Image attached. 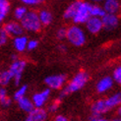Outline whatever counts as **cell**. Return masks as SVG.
<instances>
[{
	"label": "cell",
	"instance_id": "6da1fadb",
	"mask_svg": "<svg viewBox=\"0 0 121 121\" xmlns=\"http://www.w3.org/2000/svg\"><path fill=\"white\" fill-rule=\"evenodd\" d=\"M121 104V93L117 92L105 99H99L95 100L91 105L92 116H104L115 108L119 107Z\"/></svg>",
	"mask_w": 121,
	"mask_h": 121
},
{
	"label": "cell",
	"instance_id": "7a4b0ae2",
	"mask_svg": "<svg viewBox=\"0 0 121 121\" xmlns=\"http://www.w3.org/2000/svg\"><path fill=\"white\" fill-rule=\"evenodd\" d=\"M89 79H90L89 74L86 71L78 72L67 83V85L61 89V91H60V93H59V95H58V99L61 100L66 95L76 93V92H79L80 90H82L87 85V83L89 82Z\"/></svg>",
	"mask_w": 121,
	"mask_h": 121
},
{
	"label": "cell",
	"instance_id": "3957f363",
	"mask_svg": "<svg viewBox=\"0 0 121 121\" xmlns=\"http://www.w3.org/2000/svg\"><path fill=\"white\" fill-rule=\"evenodd\" d=\"M75 10L74 15L72 17V21H73L77 25H82L87 22V20L91 17L90 15V6L91 3L86 1H75Z\"/></svg>",
	"mask_w": 121,
	"mask_h": 121
},
{
	"label": "cell",
	"instance_id": "277c9868",
	"mask_svg": "<svg viewBox=\"0 0 121 121\" xmlns=\"http://www.w3.org/2000/svg\"><path fill=\"white\" fill-rule=\"evenodd\" d=\"M66 39L74 46H82L86 42V34L79 25L71 26L66 29Z\"/></svg>",
	"mask_w": 121,
	"mask_h": 121
},
{
	"label": "cell",
	"instance_id": "5b68a950",
	"mask_svg": "<svg viewBox=\"0 0 121 121\" xmlns=\"http://www.w3.org/2000/svg\"><path fill=\"white\" fill-rule=\"evenodd\" d=\"M20 24L24 30L32 33L39 32L42 27L39 19V15L35 11H28L27 14L21 20Z\"/></svg>",
	"mask_w": 121,
	"mask_h": 121
},
{
	"label": "cell",
	"instance_id": "8992f818",
	"mask_svg": "<svg viewBox=\"0 0 121 121\" xmlns=\"http://www.w3.org/2000/svg\"><path fill=\"white\" fill-rule=\"evenodd\" d=\"M27 63L25 60L22 59H16L12 62L10 68L8 69L9 72L12 75V78H13L14 84L16 86H19L21 81H22V75L24 73V71L26 69Z\"/></svg>",
	"mask_w": 121,
	"mask_h": 121
},
{
	"label": "cell",
	"instance_id": "52a82bcc",
	"mask_svg": "<svg viewBox=\"0 0 121 121\" xmlns=\"http://www.w3.org/2000/svg\"><path fill=\"white\" fill-rule=\"evenodd\" d=\"M66 81H67V78L63 74L50 75V76H47L44 79V83L46 85V87L51 91L61 90L66 85Z\"/></svg>",
	"mask_w": 121,
	"mask_h": 121
},
{
	"label": "cell",
	"instance_id": "ba28073f",
	"mask_svg": "<svg viewBox=\"0 0 121 121\" xmlns=\"http://www.w3.org/2000/svg\"><path fill=\"white\" fill-rule=\"evenodd\" d=\"M51 95V90L48 88L41 90L38 93H35L32 96V101L34 104V106L37 108H44L45 104L48 102Z\"/></svg>",
	"mask_w": 121,
	"mask_h": 121
},
{
	"label": "cell",
	"instance_id": "9c48e42d",
	"mask_svg": "<svg viewBox=\"0 0 121 121\" xmlns=\"http://www.w3.org/2000/svg\"><path fill=\"white\" fill-rule=\"evenodd\" d=\"M101 23H102V28L107 30V31H111L119 25V17L117 14H108L105 13L101 18Z\"/></svg>",
	"mask_w": 121,
	"mask_h": 121
},
{
	"label": "cell",
	"instance_id": "30bf717a",
	"mask_svg": "<svg viewBox=\"0 0 121 121\" xmlns=\"http://www.w3.org/2000/svg\"><path fill=\"white\" fill-rule=\"evenodd\" d=\"M113 85H114V82L112 80V78L110 76H104V77L100 78L99 82L96 83L95 90L99 94L104 95V94H106L109 92L113 88Z\"/></svg>",
	"mask_w": 121,
	"mask_h": 121
},
{
	"label": "cell",
	"instance_id": "8fae6325",
	"mask_svg": "<svg viewBox=\"0 0 121 121\" xmlns=\"http://www.w3.org/2000/svg\"><path fill=\"white\" fill-rule=\"evenodd\" d=\"M48 113L44 108H37L35 107L32 111L27 113V117L25 121H47Z\"/></svg>",
	"mask_w": 121,
	"mask_h": 121
},
{
	"label": "cell",
	"instance_id": "7c38bea8",
	"mask_svg": "<svg viewBox=\"0 0 121 121\" xmlns=\"http://www.w3.org/2000/svg\"><path fill=\"white\" fill-rule=\"evenodd\" d=\"M85 25H86L87 31L92 35L99 34L101 30L104 29L102 28L101 19L98 17H90L87 20V22L85 23Z\"/></svg>",
	"mask_w": 121,
	"mask_h": 121
},
{
	"label": "cell",
	"instance_id": "4fadbf2b",
	"mask_svg": "<svg viewBox=\"0 0 121 121\" xmlns=\"http://www.w3.org/2000/svg\"><path fill=\"white\" fill-rule=\"evenodd\" d=\"M4 31L7 33L8 35H12V37H18V35H23L24 29L22 28L21 24L18 22H9L7 23L3 28Z\"/></svg>",
	"mask_w": 121,
	"mask_h": 121
},
{
	"label": "cell",
	"instance_id": "5bb4252c",
	"mask_svg": "<svg viewBox=\"0 0 121 121\" xmlns=\"http://www.w3.org/2000/svg\"><path fill=\"white\" fill-rule=\"evenodd\" d=\"M104 10L108 14H117L120 10L119 0H104Z\"/></svg>",
	"mask_w": 121,
	"mask_h": 121
},
{
	"label": "cell",
	"instance_id": "9a60e30c",
	"mask_svg": "<svg viewBox=\"0 0 121 121\" xmlns=\"http://www.w3.org/2000/svg\"><path fill=\"white\" fill-rule=\"evenodd\" d=\"M17 104H18V107L20 108V110H22L25 113H29L30 111H32L35 108L32 99L30 98H28L27 95L24 96V98H22V99H18Z\"/></svg>",
	"mask_w": 121,
	"mask_h": 121
},
{
	"label": "cell",
	"instance_id": "2e32d148",
	"mask_svg": "<svg viewBox=\"0 0 121 121\" xmlns=\"http://www.w3.org/2000/svg\"><path fill=\"white\" fill-rule=\"evenodd\" d=\"M28 38L25 37V35H18V37H15L14 38V40H13V45H14V48L19 51V52H23L27 49V43H28Z\"/></svg>",
	"mask_w": 121,
	"mask_h": 121
},
{
	"label": "cell",
	"instance_id": "e0dca14e",
	"mask_svg": "<svg viewBox=\"0 0 121 121\" xmlns=\"http://www.w3.org/2000/svg\"><path fill=\"white\" fill-rule=\"evenodd\" d=\"M12 104V99L8 95L5 87H0V105L3 108H8Z\"/></svg>",
	"mask_w": 121,
	"mask_h": 121
},
{
	"label": "cell",
	"instance_id": "ac0fdd59",
	"mask_svg": "<svg viewBox=\"0 0 121 121\" xmlns=\"http://www.w3.org/2000/svg\"><path fill=\"white\" fill-rule=\"evenodd\" d=\"M38 15H39V22L41 24V26L50 25L52 20H53L52 14L48 10H41L38 13Z\"/></svg>",
	"mask_w": 121,
	"mask_h": 121
},
{
	"label": "cell",
	"instance_id": "d6986e66",
	"mask_svg": "<svg viewBox=\"0 0 121 121\" xmlns=\"http://www.w3.org/2000/svg\"><path fill=\"white\" fill-rule=\"evenodd\" d=\"M13 81L12 75L9 70L0 71V87H6Z\"/></svg>",
	"mask_w": 121,
	"mask_h": 121
},
{
	"label": "cell",
	"instance_id": "ffe728a7",
	"mask_svg": "<svg viewBox=\"0 0 121 121\" xmlns=\"http://www.w3.org/2000/svg\"><path fill=\"white\" fill-rule=\"evenodd\" d=\"M104 14H105V12H104V10L102 7H100V6H99V5L91 4V6H90V15H91V17L101 18Z\"/></svg>",
	"mask_w": 121,
	"mask_h": 121
},
{
	"label": "cell",
	"instance_id": "44dd1931",
	"mask_svg": "<svg viewBox=\"0 0 121 121\" xmlns=\"http://www.w3.org/2000/svg\"><path fill=\"white\" fill-rule=\"evenodd\" d=\"M27 93H28V86L27 85H22V86H20L16 90V92L14 93V95H13V99L17 101L18 99L26 96Z\"/></svg>",
	"mask_w": 121,
	"mask_h": 121
},
{
	"label": "cell",
	"instance_id": "7402d4cb",
	"mask_svg": "<svg viewBox=\"0 0 121 121\" xmlns=\"http://www.w3.org/2000/svg\"><path fill=\"white\" fill-rule=\"evenodd\" d=\"M10 11V3L8 0H0V17L5 19Z\"/></svg>",
	"mask_w": 121,
	"mask_h": 121
},
{
	"label": "cell",
	"instance_id": "603a6c76",
	"mask_svg": "<svg viewBox=\"0 0 121 121\" xmlns=\"http://www.w3.org/2000/svg\"><path fill=\"white\" fill-rule=\"evenodd\" d=\"M27 12H28V9L25 7V6H20V7H17L15 9V11H14V17H15V19L21 21L23 18H24V16L27 14Z\"/></svg>",
	"mask_w": 121,
	"mask_h": 121
},
{
	"label": "cell",
	"instance_id": "cb8c5ba5",
	"mask_svg": "<svg viewBox=\"0 0 121 121\" xmlns=\"http://www.w3.org/2000/svg\"><path fill=\"white\" fill-rule=\"evenodd\" d=\"M59 106H60V100L56 99V100H53L52 102H50L49 104L47 105V109L46 111L48 113H56L57 110L59 109Z\"/></svg>",
	"mask_w": 121,
	"mask_h": 121
},
{
	"label": "cell",
	"instance_id": "d4e9b609",
	"mask_svg": "<svg viewBox=\"0 0 121 121\" xmlns=\"http://www.w3.org/2000/svg\"><path fill=\"white\" fill-rule=\"evenodd\" d=\"M74 10H75V4L74 2L70 4L66 10L64 11V14H63V18L66 20H72V17L74 15Z\"/></svg>",
	"mask_w": 121,
	"mask_h": 121
},
{
	"label": "cell",
	"instance_id": "484cf974",
	"mask_svg": "<svg viewBox=\"0 0 121 121\" xmlns=\"http://www.w3.org/2000/svg\"><path fill=\"white\" fill-rule=\"evenodd\" d=\"M111 78L114 83L121 84V66H117V67L113 70Z\"/></svg>",
	"mask_w": 121,
	"mask_h": 121
},
{
	"label": "cell",
	"instance_id": "4316f807",
	"mask_svg": "<svg viewBox=\"0 0 121 121\" xmlns=\"http://www.w3.org/2000/svg\"><path fill=\"white\" fill-rule=\"evenodd\" d=\"M8 37L9 35H7V33H6L4 30H0V46H2L4 45L6 42H7L8 40Z\"/></svg>",
	"mask_w": 121,
	"mask_h": 121
},
{
	"label": "cell",
	"instance_id": "83f0119b",
	"mask_svg": "<svg viewBox=\"0 0 121 121\" xmlns=\"http://www.w3.org/2000/svg\"><path fill=\"white\" fill-rule=\"evenodd\" d=\"M38 45H39V41L37 39H30L28 40V43H27V49L34 50L38 47Z\"/></svg>",
	"mask_w": 121,
	"mask_h": 121
},
{
	"label": "cell",
	"instance_id": "f1b7e54d",
	"mask_svg": "<svg viewBox=\"0 0 121 121\" xmlns=\"http://www.w3.org/2000/svg\"><path fill=\"white\" fill-rule=\"evenodd\" d=\"M21 1L27 6H35V5H39L44 0H21Z\"/></svg>",
	"mask_w": 121,
	"mask_h": 121
},
{
	"label": "cell",
	"instance_id": "f546056e",
	"mask_svg": "<svg viewBox=\"0 0 121 121\" xmlns=\"http://www.w3.org/2000/svg\"><path fill=\"white\" fill-rule=\"evenodd\" d=\"M56 37L59 39H66V29L65 28H61L59 29L57 33H56Z\"/></svg>",
	"mask_w": 121,
	"mask_h": 121
},
{
	"label": "cell",
	"instance_id": "4dcf8cb0",
	"mask_svg": "<svg viewBox=\"0 0 121 121\" xmlns=\"http://www.w3.org/2000/svg\"><path fill=\"white\" fill-rule=\"evenodd\" d=\"M52 121H69V119L62 114H58V115H55L53 117Z\"/></svg>",
	"mask_w": 121,
	"mask_h": 121
},
{
	"label": "cell",
	"instance_id": "1f68e13d",
	"mask_svg": "<svg viewBox=\"0 0 121 121\" xmlns=\"http://www.w3.org/2000/svg\"><path fill=\"white\" fill-rule=\"evenodd\" d=\"M91 121H111V119L105 118L104 116H92Z\"/></svg>",
	"mask_w": 121,
	"mask_h": 121
},
{
	"label": "cell",
	"instance_id": "d6a6232c",
	"mask_svg": "<svg viewBox=\"0 0 121 121\" xmlns=\"http://www.w3.org/2000/svg\"><path fill=\"white\" fill-rule=\"evenodd\" d=\"M111 121H121V119L120 118H114V119H111Z\"/></svg>",
	"mask_w": 121,
	"mask_h": 121
},
{
	"label": "cell",
	"instance_id": "836d02e7",
	"mask_svg": "<svg viewBox=\"0 0 121 121\" xmlns=\"http://www.w3.org/2000/svg\"><path fill=\"white\" fill-rule=\"evenodd\" d=\"M60 47H61L62 50H66V46L65 45H60Z\"/></svg>",
	"mask_w": 121,
	"mask_h": 121
},
{
	"label": "cell",
	"instance_id": "e575fe53",
	"mask_svg": "<svg viewBox=\"0 0 121 121\" xmlns=\"http://www.w3.org/2000/svg\"><path fill=\"white\" fill-rule=\"evenodd\" d=\"M94 2H104V0H93Z\"/></svg>",
	"mask_w": 121,
	"mask_h": 121
},
{
	"label": "cell",
	"instance_id": "d590c367",
	"mask_svg": "<svg viewBox=\"0 0 121 121\" xmlns=\"http://www.w3.org/2000/svg\"><path fill=\"white\" fill-rule=\"evenodd\" d=\"M3 18H1V17H0V25H1V24H2V22H3Z\"/></svg>",
	"mask_w": 121,
	"mask_h": 121
},
{
	"label": "cell",
	"instance_id": "8d00e7d4",
	"mask_svg": "<svg viewBox=\"0 0 121 121\" xmlns=\"http://www.w3.org/2000/svg\"><path fill=\"white\" fill-rule=\"evenodd\" d=\"M18 121H20V120H18Z\"/></svg>",
	"mask_w": 121,
	"mask_h": 121
}]
</instances>
